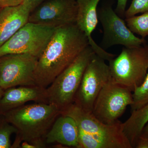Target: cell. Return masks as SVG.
Masks as SVG:
<instances>
[{"label": "cell", "mask_w": 148, "mask_h": 148, "mask_svg": "<svg viewBox=\"0 0 148 148\" xmlns=\"http://www.w3.org/2000/svg\"><path fill=\"white\" fill-rule=\"evenodd\" d=\"M88 45L87 36L76 23L56 28L38 58L36 85L47 88Z\"/></svg>", "instance_id": "cell-1"}, {"label": "cell", "mask_w": 148, "mask_h": 148, "mask_svg": "<svg viewBox=\"0 0 148 148\" xmlns=\"http://www.w3.org/2000/svg\"><path fill=\"white\" fill-rule=\"evenodd\" d=\"M60 115V110L55 105L37 102L25 104L6 113V119L17 130L12 148H21L24 141L36 148H45L46 135Z\"/></svg>", "instance_id": "cell-2"}, {"label": "cell", "mask_w": 148, "mask_h": 148, "mask_svg": "<svg viewBox=\"0 0 148 148\" xmlns=\"http://www.w3.org/2000/svg\"><path fill=\"white\" fill-rule=\"evenodd\" d=\"M60 114L71 117L76 122L79 130V148H132L119 121L105 124L74 103L61 110Z\"/></svg>", "instance_id": "cell-3"}, {"label": "cell", "mask_w": 148, "mask_h": 148, "mask_svg": "<svg viewBox=\"0 0 148 148\" xmlns=\"http://www.w3.org/2000/svg\"><path fill=\"white\" fill-rule=\"evenodd\" d=\"M95 53L88 45L46 88L48 103L60 111L73 103L86 67Z\"/></svg>", "instance_id": "cell-4"}, {"label": "cell", "mask_w": 148, "mask_h": 148, "mask_svg": "<svg viewBox=\"0 0 148 148\" xmlns=\"http://www.w3.org/2000/svg\"><path fill=\"white\" fill-rule=\"evenodd\" d=\"M114 81L132 92L144 82L148 71V45L124 47L117 57L109 61Z\"/></svg>", "instance_id": "cell-5"}, {"label": "cell", "mask_w": 148, "mask_h": 148, "mask_svg": "<svg viewBox=\"0 0 148 148\" xmlns=\"http://www.w3.org/2000/svg\"><path fill=\"white\" fill-rule=\"evenodd\" d=\"M132 92L112 78L97 96L91 113L103 123L113 124L123 114L127 106L132 105Z\"/></svg>", "instance_id": "cell-6"}, {"label": "cell", "mask_w": 148, "mask_h": 148, "mask_svg": "<svg viewBox=\"0 0 148 148\" xmlns=\"http://www.w3.org/2000/svg\"><path fill=\"white\" fill-rule=\"evenodd\" d=\"M56 28L28 22L0 47V57L28 53L39 57Z\"/></svg>", "instance_id": "cell-7"}, {"label": "cell", "mask_w": 148, "mask_h": 148, "mask_svg": "<svg viewBox=\"0 0 148 148\" xmlns=\"http://www.w3.org/2000/svg\"><path fill=\"white\" fill-rule=\"evenodd\" d=\"M112 78L109 65L95 53L85 71L73 103L83 110L92 112L97 96Z\"/></svg>", "instance_id": "cell-8"}, {"label": "cell", "mask_w": 148, "mask_h": 148, "mask_svg": "<svg viewBox=\"0 0 148 148\" xmlns=\"http://www.w3.org/2000/svg\"><path fill=\"white\" fill-rule=\"evenodd\" d=\"M38 57L28 53L0 57V86L5 90L17 86L36 85L35 72Z\"/></svg>", "instance_id": "cell-9"}, {"label": "cell", "mask_w": 148, "mask_h": 148, "mask_svg": "<svg viewBox=\"0 0 148 148\" xmlns=\"http://www.w3.org/2000/svg\"><path fill=\"white\" fill-rule=\"evenodd\" d=\"M97 14L98 21L103 28L101 47L103 49L114 45L135 47L146 44L145 39L136 36L124 20L114 10L112 6H103L98 10Z\"/></svg>", "instance_id": "cell-10"}, {"label": "cell", "mask_w": 148, "mask_h": 148, "mask_svg": "<svg viewBox=\"0 0 148 148\" xmlns=\"http://www.w3.org/2000/svg\"><path fill=\"white\" fill-rule=\"evenodd\" d=\"M76 0H46L31 12L29 22L57 28L76 23Z\"/></svg>", "instance_id": "cell-11"}, {"label": "cell", "mask_w": 148, "mask_h": 148, "mask_svg": "<svg viewBox=\"0 0 148 148\" xmlns=\"http://www.w3.org/2000/svg\"><path fill=\"white\" fill-rule=\"evenodd\" d=\"M101 0H76L77 15L76 24L87 36L89 45L97 55L110 61L116 55L108 53L96 44L92 37L98 23V5Z\"/></svg>", "instance_id": "cell-12"}, {"label": "cell", "mask_w": 148, "mask_h": 148, "mask_svg": "<svg viewBox=\"0 0 148 148\" xmlns=\"http://www.w3.org/2000/svg\"><path fill=\"white\" fill-rule=\"evenodd\" d=\"M30 101L48 103L46 88L36 85L6 89L0 98V116L4 115Z\"/></svg>", "instance_id": "cell-13"}, {"label": "cell", "mask_w": 148, "mask_h": 148, "mask_svg": "<svg viewBox=\"0 0 148 148\" xmlns=\"http://www.w3.org/2000/svg\"><path fill=\"white\" fill-rule=\"evenodd\" d=\"M34 9L32 3L24 1L20 4L3 8L0 12V47L29 22Z\"/></svg>", "instance_id": "cell-14"}, {"label": "cell", "mask_w": 148, "mask_h": 148, "mask_svg": "<svg viewBox=\"0 0 148 148\" xmlns=\"http://www.w3.org/2000/svg\"><path fill=\"white\" fill-rule=\"evenodd\" d=\"M79 130L76 121L71 117L60 114L46 135L45 142L79 148Z\"/></svg>", "instance_id": "cell-15"}, {"label": "cell", "mask_w": 148, "mask_h": 148, "mask_svg": "<svg viewBox=\"0 0 148 148\" xmlns=\"http://www.w3.org/2000/svg\"><path fill=\"white\" fill-rule=\"evenodd\" d=\"M148 123V103L142 108L131 112V116L123 125L125 135L132 148L141 135L142 130Z\"/></svg>", "instance_id": "cell-16"}, {"label": "cell", "mask_w": 148, "mask_h": 148, "mask_svg": "<svg viewBox=\"0 0 148 148\" xmlns=\"http://www.w3.org/2000/svg\"><path fill=\"white\" fill-rule=\"evenodd\" d=\"M125 21L132 33L139 35L143 39L148 36V11L139 16L125 18Z\"/></svg>", "instance_id": "cell-17"}, {"label": "cell", "mask_w": 148, "mask_h": 148, "mask_svg": "<svg viewBox=\"0 0 148 148\" xmlns=\"http://www.w3.org/2000/svg\"><path fill=\"white\" fill-rule=\"evenodd\" d=\"M17 130L11 124L4 115L0 116V148H12L10 138Z\"/></svg>", "instance_id": "cell-18"}, {"label": "cell", "mask_w": 148, "mask_h": 148, "mask_svg": "<svg viewBox=\"0 0 148 148\" xmlns=\"http://www.w3.org/2000/svg\"><path fill=\"white\" fill-rule=\"evenodd\" d=\"M132 92L133 103L130 106L131 112L148 103V73L142 84Z\"/></svg>", "instance_id": "cell-19"}, {"label": "cell", "mask_w": 148, "mask_h": 148, "mask_svg": "<svg viewBox=\"0 0 148 148\" xmlns=\"http://www.w3.org/2000/svg\"><path fill=\"white\" fill-rule=\"evenodd\" d=\"M148 11V0H132L129 7L125 12L124 17L129 18Z\"/></svg>", "instance_id": "cell-20"}, {"label": "cell", "mask_w": 148, "mask_h": 148, "mask_svg": "<svg viewBox=\"0 0 148 148\" xmlns=\"http://www.w3.org/2000/svg\"><path fill=\"white\" fill-rule=\"evenodd\" d=\"M127 0H117L115 12L121 17L124 16Z\"/></svg>", "instance_id": "cell-21"}, {"label": "cell", "mask_w": 148, "mask_h": 148, "mask_svg": "<svg viewBox=\"0 0 148 148\" xmlns=\"http://www.w3.org/2000/svg\"><path fill=\"white\" fill-rule=\"evenodd\" d=\"M23 0H0V7L13 6L20 4L23 2Z\"/></svg>", "instance_id": "cell-22"}, {"label": "cell", "mask_w": 148, "mask_h": 148, "mask_svg": "<svg viewBox=\"0 0 148 148\" xmlns=\"http://www.w3.org/2000/svg\"><path fill=\"white\" fill-rule=\"evenodd\" d=\"M135 148H148V137L140 136L138 138Z\"/></svg>", "instance_id": "cell-23"}, {"label": "cell", "mask_w": 148, "mask_h": 148, "mask_svg": "<svg viewBox=\"0 0 148 148\" xmlns=\"http://www.w3.org/2000/svg\"><path fill=\"white\" fill-rule=\"evenodd\" d=\"M45 1L46 0H23V1H27L30 2L32 3V5L34 7V9L38 5L40 4Z\"/></svg>", "instance_id": "cell-24"}, {"label": "cell", "mask_w": 148, "mask_h": 148, "mask_svg": "<svg viewBox=\"0 0 148 148\" xmlns=\"http://www.w3.org/2000/svg\"><path fill=\"white\" fill-rule=\"evenodd\" d=\"M140 136L148 137V123L144 127Z\"/></svg>", "instance_id": "cell-25"}, {"label": "cell", "mask_w": 148, "mask_h": 148, "mask_svg": "<svg viewBox=\"0 0 148 148\" xmlns=\"http://www.w3.org/2000/svg\"><path fill=\"white\" fill-rule=\"evenodd\" d=\"M4 90L0 86V98L2 96L4 92Z\"/></svg>", "instance_id": "cell-26"}, {"label": "cell", "mask_w": 148, "mask_h": 148, "mask_svg": "<svg viewBox=\"0 0 148 148\" xmlns=\"http://www.w3.org/2000/svg\"><path fill=\"white\" fill-rule=\"evenodd\" d=\"M2 8L1 7H0V12H1V10Z\"/></svg>", "instance_id": "cell-27"}]
</instances>
